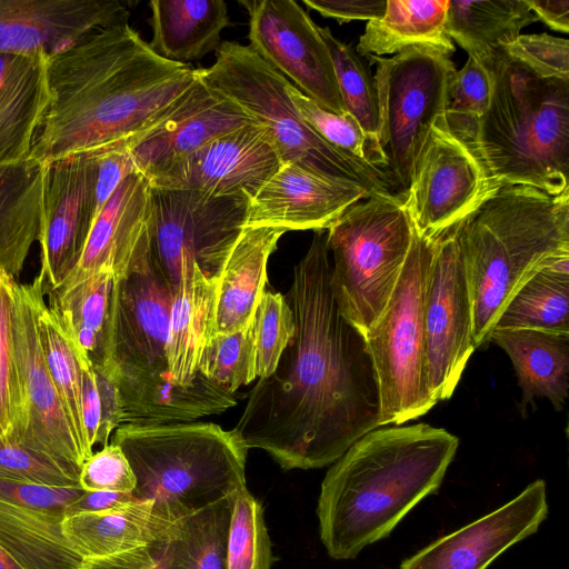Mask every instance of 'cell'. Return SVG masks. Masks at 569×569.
<instances>
[{"label":"cell","mask_w":569,"mask_h":569,"mask_svg":"<svg viewBox=\"0 0 569 569\" xmlns=\"http://www.w3.org/2000/svg\"><path fill=\"white\" fill-rule=\"evenodd\" d=\"M172 523L156 511L153 501L136 500L111 510L67 516L62 533L81 558L98 559L157 543Z\"/></svg>","instance_id":"f1b7e54d"},{"label":"cell","mask_w":569,"mask_h":569,"mask_svg":"<svg viewBox=\"0 0 569 569\" xmlns=\"http://www.w3.org/2000/svg\"><path fill=\"white\" fill-rule=\"evenodd\" d=\"M216 305L217 280L183 260L173 289L166 346L168 372L174 383L193 380L200 356L216 333Z\"/></svg>","instance_id":"83f0119b"},{"label":"cell","mask_w":569,"mask_h":569,"mask_svg":"<svg viewBox=\"0 0 569 569\" xmlns=\"http://www.w3.org/2000/svg\"><path fill=\"white\" fill-rule=\"evenodd\" d=\"M435 238L416 230L390 300L365 335L380 396V427L427 413L437 402L427 387L423 309Z\"/></svg>","instance_id":"9c48e42d"},{"label":"cell","mask_w":569,"mask_h":569,"mask_svg":"<svg viewBox=\"0 0 569 569\" xmlns=\"http://www.w3.org/2000/svg\"><path fill=\"white\" fill-rule=\"evenodd\" d=\"M100 400V423L96 445L104 447L111 433L122 425V403L117 383L107 367H93Z\"/></svg>","instance_id":"f907efd6"},{"label":"cell","mask_w":569,"mask_h":569,"mask_svg":"<svg viewBox=\"0 0 569 569\" xmlns=\"http://www.w3.org/2000/svg\"><path fill=\"white\" fill-rule=\"evenodd\" d=\"M43 166L34 160L0 164V268L16 278L38 241Z\"/></svg>","instance_id":"836d02e7"},{"label":"cell","mask_w":569,"mask_h":569,"mask_svg":"<svg viewBox=\"0 0 569 569\" xmlns=\"http://www.w3.org/2000/svg\"><path fill=\"white\" fill-rule=\"evenodd\" d=\"M42 298L44 292L39 277L30 283L18 284L16 356L22 418L17 441L80 470L83 459L40 346L38 306Z\"/></svg>","instance_id":"2e32d148"},{"label":"cell","mask_w":569,"mask_h":569,"mask_svg":"<svg viewBox=\"0 0 569 569\" xmlns=\"http://www.w3.org/2000/svg\"><path fill=\"white\" fill-rule=\"evenodd\" d=\"M449 0H387L383 14L369 20L356 51L382 57L429 49L450 57L453 41L446 32Z\"/></svg>","instance_id":"d6a6232c"},{"label":"cell","mask_w":569,"mask_h":569,"mask_svg":"<svg viewBox=\"0 0 569 569\" xmlns=\"http://www.w3.org/2000/svg\"><path fill=\"white\" fill-rule=\"evenodd\" d=\"M97 159L96 217L104 203L130 174L138 171L127 139L93 150Z\"/></svg>","instance_id":"681fc988"},{"label":"cell","mask_w":569,"mask_h":569,"mask_svg":"<svg viewBox=\"0 0 569 569\" xmlns=\"http://www.w3.org/2000/svg\"><path fill=\"white\" fill-rule=\"evenodd\" d=\"M274 561L263 507L244 487L231 496L227 569H271Z\"/></svg>","instance_id":"60d3db41"},{"label":"cell","mask_w":569,"mask_h":569,"mask_svg":"<svg viewBox=\"0 0 569 569\" xmlns=\"http://www.w3.org/2000/svg\"><path fill=\"white\" fill-rule=\"evenodd\" d=\"M111 442L133 471L132 495L153 501L172 522L247 487L248 449L233 429L208 422L121 425Z\"/></svg>","instance_id":"8992f818"},{"label":"cell","mask_w":569,"mask_h":569,"mask_svg":"<svg viewBox=\"0 0 569 569\" xmlns=\"http://www.w3.org/2000/svg\"><path fill=\"white\" fill-rule=\"evenodd\" d=\"M18 281L0 268V442L17 441L22 393L16 356Z\"/></svg>","instance_id":"ab89813d"},{"label":"cell","mask_w":569,"mask_h":569,"mask_svg":"<svg viewBox=\"0 0 569 569\" xmlns=\"http://www.w3.org/2000/svg\"><path fill=\"white\" fill-rule=\"evenodd\" d=\"M197 73L267 131L282 164L359 183L370 194L392 193L386 171L340 151L307 124L290 96L291 81L249 46L222 41L214 62Z\"/></svg>","instance_id":"52a82bcc"},{"label":"cell","mask_w":569,"mask_h":569,"mask_svg":"<svg viewBox=\"0 0 569 569\" xmlns=\"http://www.w3.org/2000/svg\"><path fill=\"white\" fill-rule=\"evenodd\" d=\"M47 53H0V164L29 160L50 101Z\"/></svg>","instance_id":"484cf974"},{"label":"cell","mask_w":569,"mask_h":569,"mask_svg":"<svg viewBox=\"0 0 569 569\" xmlns=\"http://www.w3.org/2000/svg\"><path fill=\"white\" fill-rule=\"evenodd\" d=\"M252 123L240 107L198 77L159 119L127 143L137 170L150 178L212 138Z\"/></svg>","instance_id":"44dd1931"},{"label":"cell","mask_w":569,"mask_h":569,"mask_svg":"<svg viewBox=\"0 0 569 569\" xmlns=\"http://www.w3.org/2000/svg\"><path fill=\"white\" fill-rule=\"evenodd\" d=\"M81 408L86 435L90 447L96 445L100 423V400L91 362H81Z\"/></svg>","instance_id":"f5cc1de1"},{"label":"cell","mask_w":569,"mask_h":569,"mask_svg":"<svg viewBox=\"0 0 569 569\" xmlns=\"http://www.w3.org/2000/svg\"><path fill=\"white\" fill-rule=\"evenodd\" d=\"M110 372L121 398L122 425L192 422L238 403L237 392L227 391L199 371L187 385L174 383L168 371L123 368Z\"/></svg>","instance_id":"d4e9b609"},{"label":"cell","mask_w":569,"mask_h":569,"mask_svg":"<svg viewBox=\"0 0 569 569\" xmlns=\"http://www.w3.org/2000/svg\"><path fill=\"white\" fill-rule=\"evenodd\" d=\"M369 194L359 183L286 163L250 201L246 227L323 231Z\"/></svg>","instance_id":"603a6c76"},{"label":"cell","mask_w":569,"mask_h":569,"mask_svg":"<svg viewBox=\"0 0 569 569\" xmlns=\"http://www.w3.org/2000/svg\"><path fill=\"white\" fill-rule=\"evenodd\" d=\"M503 48L543 76L569 78V41L566 38L546 32L520 34Z\"/></svg>","instance_id":"c3c4849f"},{"label":"cell","mask_w":569,"mask_h":569,"mask_svg":"<svg viewBox=\"0 0 569 569\" xmlns=\"http://www.w3.org/2000/svg\"><path fill=\"white\" fill-rule=\"evenodd\" d=\"M83 569H159L151 545L119 555L83 559Z\"/></svg>","instance_id":"11a10c76"},{"label":"cell","mask_w":569,"mask_h":569,"mask_svg":"<svg viewBox=\"0 0 569 569\" xmlns=\"http://www.w3.org/2000/svg\"><path fill=\"white\" fill-rule=\"evenodd\" d=\"M327 230L335 300L365 336L386 309L411 248L415 228L405 196L369 194Z\"/></svg>","instance_id":"ba28073f"},{"label":"cell","mask_w":569,"mask_h":569,"mask_svg":"<svg viewBox=\"0 0 569 569\" xmlns=\"http://www.w3.org/2000/svg\"><path fill=\"white\" fill-rule=\"evenodd\" d=\"M249 47L320 107L347 114L319 27L293 0H241Z\"/></svg>","instance_id":"5bb4252c"},{"label":"cell","mask_w":569,"mask_h":569,"mask_svg":"<svg viewBox=\"0 0 569 569\" xmlns=\"http://www.w3.org/2000/svg\"><path fill=\"white\" fill-rule=\"evenodd\" d=\"M423 326L427 387L438 402L452 396L476 349L472 302L457 224L436 237Z\"/></svg>","instance_id":"7c38bea8"},{"label":"cell","mask_w":569,"mask_h":569,"mask_svg":"<svg viewBox=\"0 0 569 569\" xmlns=\"http://www.w3.org/2000/svg\"><path fill=\"white\" fill-rule=\"evenodd\" d=\"M80 470L19 441L0 442V479L52 487H80Z\"/></svg>","instance_id":"bcb514c9"},{"label":"cell","mask_w":569,"mask_h":569,"mask_svg":"<svg viewBox=\"0 0 569 569\" xmlns=\"http://www.w3.org/2000/svg\"><path fill=\"white\" fill-rule=\"evenodd\" d=\"M43 166L40 273L43 292L58 290L77 267L96 219L93 150Z\"/></svg>","instance_id":"9a60e30c"},{"label":"cell","mask_w":569,"mask_h":569,"mask_svg":"<svg viewBox=\"0 0 569 569\" xmlns=\"http://www.w3.org/2000/svg\"><path fill=\"white\" fill-rule=\"evenodd\" d=\"M173 288L150 253L114 277L110 370L168 371L166 346Z\"/></svg>","instance_id":"ac0fdd59"},{"label":"cell","mask_w":569,"mask_h":569,"mask_svg":"<svg viewBox=\"0 0 569 569\" xmlns=\"http://www.w3.org/2000/svg\"><path fill=\"white\" fill-rule=\"evenodd\" d=\"M536 21L526 0H449L446 32L469 57L482 62Z\"/></svg>","instance_id":"d590c367"},{"label":"cell","mask_w":569,"mask_h":569,"mask_svg":"<svg viewBox=\"0 0 569 569\" xmlns=\"http://www.w3.org/2000/svg\"><path fill=\"white\" fill-rule=\"evenodd\" d=\"M458 446L456 436L426 423L375 429L356 441L321 482L317 516L327 553L350 560L387 538L439 490Z\"/></svg>","instance_id":"3957f363"},{"label":"cell","mask_w":569,"mask_h":569,"mask_svg":"<svg viewBox=\"0 0 569 569\" xmlns=\"http://www.w3.org/2000/svg\"><path fill=\"white\" fill-rule=\"evenodd\" d=\"M473 310V343L481 346L516 292L569 253V192L550 196L505 186L457 223Z\"/></svg>","instance_id":"277c9868"},{"label":"cell","mask_w":569,"mask_h":569,"mask_svg":"<svg viewBox=\"0 0 569 569\" xmlns=\"http://www.w3.org/2000/svg\"><path fill=\"white\" fill-rule=\"evenodd\" d=\"M496 190L479 160L451 134L443 116L430 128L405 207L416 232L435 238L468 217Z\"/></svg>","instance_id":"4fadbf2b"},{"label":"cell","mask_w":569,"mask_h":569,"mask_svg":"<svg viewBox=\"0 0 569 569\" xmlns=\"http://www.w3.org/2000/svg\"><path fill=\"white\" fill-rule=\"evenodd\" d=\"M113 287L114 274L101 270L47 295L80 362L109 365Z\"/></svg>","instance_id":"1f68e13d"},{"label":"cell","mask_w":569,"mask_h":569,"mask_svg":"<svg viewBox=\"0 0 569 569\" xmlns=\"http://www.w3.org/2000/svg\"><path fill=\"white\" fill-rule=\"evenodd\" d=\"M79 569H83L82 566Z\"/></svg>","instance_id":"680465c9"},{"label":"cell","mask_w":569,"mask_h":569,"mask_svg":"<svg viewBox=\"0 0 569 569\" xmlns=\"http://www.w3.org/2000/svg\"><path fill=\"white\" fill-rule=\"evenodd\" d=\"M326 233L315 231L284 295L296 330L274 371L259 378L233 429L283 470L333 463L380 427V396L365 336L340 312Z\"/></svg>","instance_id":"6da1fadb"},{"label":"cell","mask_w":569,"mask_h":569,"mask_svg":"<svg viewBox=\"0 0 569 569\" xmlns=\"http://www.w3.org/2000/svg\"><path fill=\"white\" fill-rule=\"evenodd\" d=\"M302 2L322 17L335 19L339 23L380 18L387 6V0H303Z\"/></svg>","instance_id":"816d5d0a"},{"label":"cell","mask_w":569,"mask_h":569,"mask_svg":"<svg viewBox=\"0 0 569 569\" xmlns=\"http://www.w3.org/2000/svg\"><path fill=\"white\" fill-rule=\"evenodd\" d=\"M489 339L513 365L522 411L538 397L562 410L569 392V333L495 328Z\"/></svg>","instance_id":"f546056e"},{"label":"cell","mask_w":569,"mask_h":569,"mask_svg":"<svg viewBox=\"0 0 569 569\" xmlns=\"http://www.w3.org/2000/svg\"><path fill=\"white\" fill-rule=\"evenodd\" d=\"M152 227L151 184L136 171L118 186L99 211L77 267L59 289L101 270L111 271L114 277L124 274L150 253Z\"/></svg>","instance_id":"cb8c5ba5"},{"label":"cell","mask_w":569,"mask_h":569,"mask_svg":"<svg viewBox=\"0 0 569 569\" xmlns=\"http://www.w3.org/2000/svg\"><path fill=\"white\" fill-rule=\"evenodd\" d=\"M295 330V316L284 295L264 291L253 318L258 378H266L274 371Z\"/></svg>","instance_id":"f6af8a7d"},{"label":"cell","mask_w":569,"mask_h":569,"mask_svg":"<svg viewBox=\"0 0 569 569\" xmlns=\"http://www.w3.org/2000/svg\"><path fill=\"white\" fill-rule=\"evenodd\" d=\"M286 232L244 227L217 279L216 332H234L253 321L266 291L268 260Z\"/></svg>","instance_id":"4316f807"},{"label":"cell","mask_w":569,"mask_h":569,"mask_svg":"<svg viewBox=\"0 0 569 569\" xmlns=\"http://www.w3.org/2000/svg\"><path fill=\"white\" fill-rule=\"evenodd\" d=\"M138 500L129 492L83 491L64 510V517L111 510Z\"/></svg>","instance_id":"db71d44e"},{"label":"cell","mask_w":569,"mask_h":569,"mask_svg":"<svg viewBox=\"0 0 569 569\" xmlns=\"http://www.w3.org/2000/svg\"><path fill=\"white\" fill-rule=\"evenodd\" d=\"M150 48L163 59L187 63L217 51L230 26L223 0H152Z\"/></svg>","instance_id":"4dcf8cb0"},{"label":"cell","mask_w":569,"mask_h":569,"mask_svg":"<svg viewBox=\"0 0 569 569\" xmlns=\"http://www.w3.org/2000/svg\"><path fill=\"white\" fill-rule=\"evenodd\" d=\"M538 20L555 31H569V0H526Z\"/></svg>","instance_id":"9f6ffc18"},{"label":"cell","mask_w":569,"mask_h":569,"mask_svg":"<svg viewBox=\"0 0 569 569\" xmlns=\"http://www.w3.org/2000/svg\"><path fill=\"white\" fill-rule=\"evenodd\" d=\"M548 511L546 482L537 479L503 506L405 559L400 569H487L511 546L537 532Z\"/></svg>","instance_id":"ffe728a7"},{"label":"cell","mask_w":569,"mask_h":569,"mask_svg":"<svg viewBox=\"0 0 569 569\" xmlns=\"http://www.w3.org/2000/svg\"><path fill=\"white\" fill-rule=\"evenodd\" d=\"M289 92L300 116L318 136L348 156L388 173V160L383 150L368 139L349 113L340 116L320 107L292 82Z\"/></svg>","instance_id":"ee69618b"},{"label":"cell","mask_w":569,"mask_h":569,"mask_svg":"<svg viewBox=\"0 0 569 569\" xmlns=\"http://www.w3.org/2000/svg\"><path fill=\"white\" fill-rule=\"evenodd\" d=\"M152 189L151 256L174 289L182 261L217 280L246 227L250 199L214 197L196 190Z\"/></svg>","instance_id":"8fae6325"},{"label":"cell","mask_w":569,"mask_h":569,"mask_svg":"<svg viewBox=\"0 0 569 569\" xmlns=\"http://www.w3.org/2000/svg\"><path fill=\"white\" fill-rule=\"evenodd\" d=\"M367 57L377 66L379 142L392 189L405 196L431 126L446 116L457 70L450 57L429 49Z\"/></svg>","instance_id":"30bf717a"},{"label":"cell","mask_w":569,"mask_h":569,"mask_svg":"<svg viewBox=\"0 0 569 569\" xmlns=\"http://www.w3.org/2000/svg\"><path fill=\"white\" fill-rule=\"evenodd\" d=\"M495 328L569 333V253L529 279L508 302Z\"/></svg>","instance_id":"8d00e7d4"},{"label":"cell","mask_w":569,"mask_h":569,"mask_svg":"<svg viewBox=\"0 0 569 569\" xmlns=\"http://www.w3.org/2000/svg\"><path fill=\"white\" fill-rule=\"evenodd\" d=\"M319 32L329 49L347 112L359 123L368 139L381 148L379 102L375 78L351 46L337 39L329 28L319 27Z\"/></svg>","instance_id":"f35d334b"},{"label":"cell","mask_w":569,"mask_h":569,"mask_svg":"<svg viewBox=\"0 0 569 569\" xmlns=\"http://www.w3.org/2000/svg\"><path fill=\"white\" fill-rule=\"evenodd\" d=\"M50 101L30 153L41 164L129 139L197 80L158 56L129 23L101 28L47 56Z\"/></svg>","instance_id":"7a4b0ae2"},{"label":"cell","mask_w":569,"mask_h":569,"mask_svg":"<svg viewBox=\"0 0 569 569\" xmlns=\"http://www.w3.org/2000/svg\"><path fill=\"white\" fill-rule=\"evenodd\" d=\"M0 569H23V568L0 547Z\"/></svg>","instance_id":"6f0895ef"},{"label":"cell","mask_w":569,"mask_h":569,"mask_svg":"<svg viewBox=\"0 0 569 569\" xmlns=\"http://www.w3.org/2000/svg\"><path fill=\"white\" fill-rule=\"evenodd\" d=\"M480 63L492 91L472 153L491 184L569 192V78L543 76L503 47Z\"/></svg>","instance_id":"5b68a950"},{"label":"cell","mask_w":569,"mask_h":569,"mask_svg":"<svg viewBox=\"0 0 569 569\" xmlns=\"http://www.w3.org/2000/svg\"><path fill=\"white\" fill-rule=\"evenodd\" d=\"M84 490L0 479V547L23 569H79L62 533L66 507Z\"/></svg>","instance_id":"d6986e66"},{"label":"cell","mask_w":569,"mask_h":569,"mask_svg":"<svg viewBox=\"0 0 569 569\" xmlns=\"http://www.w3.org/2000/svg\"><path fill=\"white\" fill-rule=\"evenodd\" d=\"M38 332L47 369L58 391L84 462L93 451L88 442L82 418L81 362L57 316L44 302V298L38 306Z\"/></svg>","instance_id":"74e56055"},{"label":"cell","mask_w":569,"mask_h":569,"mask_svg":"<svg viewBox=\"0 0 569 569\" xmlns=\"http://www.w3.org/2000/svg\"><path fill=\"white\" fill-rule=\"evenodd\" d=\"M281 166L267 131L252 123L212 138L148 180L153 188L252 200Z\"/></svg>","instance_id":"e0dca14e"},{"label":"cell","mask_w":569,"mask_h":569,"mask_svg":"<svg viewBox=\"0 0 569 569\" xmlns=\"http://www.w3.org/2000/svg\"><path fill=\"white\" fill-rule=\"evenodd\" d=\"M79 486L84 491L132 493L136 478L121 448L110 442L82 463Z\"/></svg>","instance_id":"7dc6e473"},{"label":"cell","mask_w":569,"mask_h":569,"mask_svg":"<svg viewBox=\"0 0 569 569\" xmlns=\"http://www.w3.org/2000/svg\"><path fill=\"white\" fill-rule=\"evenodd\" d=\"M197 371L229 392L254 380L253 321L234 332H216L200 356Z\"/></svg>","instance_id":"7bdbcfd3"},{"label":"cell","mask_w":569,"mask_h":569,"mask_svg":"<svg viewBox=\"0 0 569 569\" xmlns=\"http://www.w3.org/2000/svg\"><path fill=\"white\" fill-rule=\"evenodd\" d=\"M129 14L113 0H0V53L50 56L98 29L128 23Z\"/></svg>","instance_id":"7402d4cb"},{"label":"cell","mask_w":569,"mask_h":569,"mask_svg":"<svg viewBox=\"0 0 569 569\" xmlns=\"http://www.w3.org/2000/svg\"><path fill=\"white\" fill-rule=\"evenodd\" d=\"M491 91L492 79L489 70L468 57L466 64L453 77L445 117L451 134L471 152L490 102Z\"/></svg>","instance_id":"b9f144b4"},{"label":"cell","mask_w":569,"mask_h":569,"mask_svg":"<svg viewBox=\"0 0 569 569\" xmlns=\"http://www.w3.org/2000/svg\"><path fill=\"white\" fill-rule=\"evenodd\" d=\"M231 496L176 520L151 545L159 569H227Z\"/></svg>","instance_id":"e575fe53"}]
</instances>
